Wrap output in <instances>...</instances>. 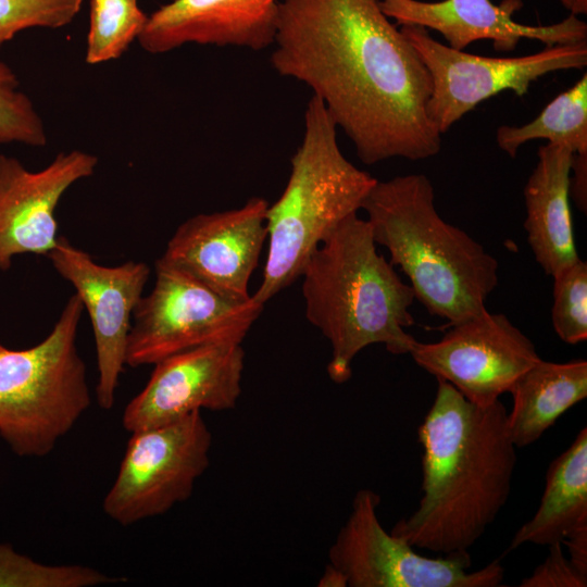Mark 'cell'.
<instances>
[{"instance_id": "cell-31", "label": "cell", "mask_w": 587, "mask_h": 587, "mask_svg": "<svg viewBox=\"0 0 587 587\" xmlns=\"http://www.w3.org/2000/svg\"><path fill=\"white\" fill-rule=\"evenodd\" d=\"M561 4L573 15L587 13V0H560Z\"/></svg>"}, {"instance_id": "cell-18", "label": "cell", "mask_w": 587, "mask_h": 587, "mask_svg": "<svg viewBox=\"0 0 587 587\" xmlns=\"http://www.w3.org/2000/svg\"><path fill=\"white\" fill-rule=\"evenodd\" d=\"M573 155L562 146L548 142L539 147L523 191L528 245L537 263L552 277L580 259L570 207Z\"/></svg>"}, {"instance_id": "cell-3", "label": "cell", "mask_w": 587, "mask_h": 587, "mask_svg": "<svg viewBox=\"0 0 587 587\" xmlns=\"http://www.w3.org/2000/svg\"><path fill=\"white\" fill-rule=\"evenodd\" d=\"M370 224L357 214L344 221L305 264V315L332 346L327 374L349 380L351 364L364 348L383 344L392 354H409L416 339L405 328L415 296L394 265L378 254Z\"/></svg>"}, {"instance_id": "cell-26", "label": "cell", "mask_w": 587, "mask_h": 587, "mask_svg": "<svg viewBox=\"0 0 587 587\" xmlns=\"http://www.w3.org/2000/svg\"><path fill=\"white\" fill-rule=\"evenodd\" d=\"M83 0H0V48L32 27L60 28L70 24Z\"/></svg>"}, {"instance_id": "cell-32", "label": "cell", "mask_w": 587, "mask_h": 587, "mask_svg": "<svg viewBox=\"0 0 587 587\" xmlns=\"http://www.w3.org/2000/svg\"><path fill=\"white\" fill-rule=\"evenodd\" d=\"M1 346H2V345L0 344V347H1Z\"/></svg>"}, {"instance_id": "cell-5", "label": "cell", "mask_w": 587, "mask_h": 587, "mask_svg": "<svg viewBox=\"0 0 587 587\" xmlns=\"http://www.w3.org/2000/svg\"><path fill=\"white\" fill-rule=\"evenodd\" d=\"M290 163L287 185L266 211L268 252L252 295L263 305L301 276L320 245L362 209L377 182L342 154L337 125L315 96L307 104L303 139Z\"/></svg>"}, {"instance_id": "cell-25", "label": "cell", "mask_w": 587, "mask_h": 587, "mask_svg": "<svg viewBox=\"0 0 587 587\" xmlns=\"http://www.w3.org/2000/svg\"><path fill=\"white\" fill-rule=\"evenodd\" d=\"M18 86L13 71L0 61V146L18 142L42 147L47 143L42 121Z\"/></svg>"}, {"instance_id": "cell-14", "label": "cell", "mask_w": 587, "mask_h": 587, "mask_svg": "<svg viewBox=\"0 0 587 587\" xmlns=\"http://www.w3.org/2000/svg\"><path fill=\"white\" fill-rule=\"evenodd\" d=\"M267 207L253 197L238 209L197 214L177 227L158 260L228 300L246 302L267 239Z\"/></svg>"}, {"instance_id": "cell-20", "label": "cell", "mask_w": 587, "mask_h": 587, "mask_svg": "<svg viewBox=\"0 0 587 587\" xmlns=\"http://www.w3.org/2000/svg\"><path fill=\"white\" fill-rule=\"evenodd\" d=\"M587 526V428L548 467L535 514L512 537L509 551L524 544L550 546Z\"/></svg>"}, {"instance_id": "cell-1", "label": "cell", "mask_w": 587, "mask_h": 587, "mask_svg": "<svg viewBox=\"0 0 587 587\" xmlns=\"http://www.w3.org/2000/svg\"><path fill=\"white\" fill-rule=\"evenodd\" d=\"M271 63L313 90L365 164L436 155L429 73L379 0H280Z\"/></svg>"}, {"instance_id": "cell-10", "label": "cell", "mask_w": 587, "mask_h": 587, "mask_svg": "<svg viewBox=\"0 0 587 587\" xmlns=\"http://www.w3.org/2000/svg\"><path fill=\"white\" fill-rule=\"evenodd\" d=\"M379 496L360 489L350 514L328 550L329 564L340 571L350 587H498L504 567L494 560L469 572V554L427 558L388 533L376 509Z\"/></svg>"}, {"instance_id": "cell-13", "label": "cell", "mask_w": 587, "mask_h": 587, "mask_svg": "<svg viewBox=\"0 0 587 587\" xmlns=\"http://www.w3.org/2000/svg\"><path fill=\"white\" fill-rule=\"evenodd\" d=\"M243 367L241 342L208 344L167 357L154 364L146 386L125 407L123 426L133 433L197 411L232 410Z\"/></svg>"}, {"instance_id": "cell-21", "label": "cell", "mask_w": 587, "mask_h": 587, "mask_svg": "<svg viewBox=\"0 0 587 587\" xmlns=\"http://www.w3.org/2000/svg\"><path fill=\"white\" fill-rule=\"evenodd\" d=\"M547 139L562 146L574 155H587V75L558 95L527 124L502 125L497 129L499 148L514 158L521 146L529 140Z\"/></svg>"}, {"instance_id": "cell-6", "label": "cell", "mask_w": 587, "mask_h": 587, "mask_svg": "<svg viewBox=\"0 0 587 587\" xmlns=\"http://www.w3.org/2000/svg\"><path fill=\"white\" fill-rule=\"evenodd\" d=\"M83 310L74 294L39 344L0 347V436L20 457L49 454L90 405L77 348Z\"/></svg>"}, {"instance_id": "cell-11", "label": "cell", "mask_w": 587, "mask_h": 587, "mask_svg": "<svg viewBox=\"0 0 587 587\" xmlns=\"http://www.w3.org/2000/svg\"><path fill=\"white\" fill-rule=\"evenodd\" d=\"M446 328L438 341L416 340L409 354L478 407L498 401L541 359L533 341L502 313L486 309Z\"/></svg>"}, {"instance_id": "cell-28", "label": "cell", "mask_w": 587, "mask_h": 587, "mask_svg": "<svg viewBox=\"0 0 587 587\" xmlns=\"http://www.w3.org/2000/svg\"><path fill=\"white\" fill-rule=\"evenodd\" d=\"M570 176V197L580 211L587 209V155H573Z\"/></svg>"}, {"instance_id": "cell-4", "label": "cell", "mask_w": 587, "mask_h": 587, "mask_svg": "<svg viewBox=\"0 0 587 587\" xmlns=\"http://www.w3.org/2000/svg\"><path fill=\"white\" fill-rule=\"evenodd\" d=\"M362 209L375 243L387 248L390 264L408 276L427 312L447 322L445 328L486 310L498 285V261L439 215L427 176L377 179Z\"/></svg>"}, {"instance_id": "cell-19", "label": "cell", "mask_w": 587, "mask_h": 587, "mask_svg": "<svg viewBox=\"0 0 587 587\" xmlns=\"http://www.w3.org/2000/svg\"><path fill=\"white\" fill-rule=\"evenodd\" d=\"M508 413L510 437L516 448L537 441L570 408L587 397V362L538 360L514 383Z\"/></svg>"}, {"instance_id": "cell-29", "label": "cell", "mask_w": 587, "mask_h": 587, "mask_svg": "<svg viewBox=\"0 0 587 587\" xmlns=\"http://www.w3.org/2000/svg\"><path fill=\"white\" fill-rule=\"evenodd\" d=\"M562 545L569 549L570 561L582 574L587 575V526L567 535Z\"/></svg>"}, {"instance_id": "cell-22", "label": "cell", "mask_w": 587, "mask_h": 587, "mask_svg": "<svg viewBox=\"0 0 587 587\" xmlns=\"http://www.w3.org/2000/svg\"><path fill=\"white\" fill-rule=\"evenodd\" d=\"M147 20L137 0H90L86 62L95 65L120 58Z\"/></svg>"}, {"instance_id": "cell-9", "label": "cell", "mask_w": 587, "mask_h": 587, "mask_svg": "<svg viewBox=\"0 0 587 587\" xmlns=\"http://www.w3.org/2000/svg\"><path fill=\"white\" fill-rule=\"evenodd\" d=\"M400 30L429 73L426 112L441 135L480 102L504 90L523 97L534 82L549 73L587 65V40L546 47L524 57L491 58L446 46L421 26L403 25Z\"/></svg>"}, {"instance_id": "cell-17", "label": "cell", "mask_w": 587, "mask_h": 587, "mask_svg": "<svg viewBox=\"0 0 587 587\" xmlns=\"http://www.w3.org/2000/svg\"><path fill=\"white\" fill-rule=\"evenodd\" d=\"M279 3L280 0H174L148 15L138 41L153 54L187 43L263 50L274 42Z\"/></svg>"}, {"instance_id": "cell-27", "label": "cell", "mask_w": 587, "mask_h": 587, "mask_svg": "<svg viewBox=\"0 0 587 587\" xmlns=\"http://www.w3.org/2000/svg\"><path fill=\"white\" fill-rule=\"evenodd\" d=\"M549 547V553L521 587H586L587 575L582 574L564 555L562 542Z\"/></svg>"}, {"instance_id": "cell-23", "label": "cell", "mask_w": 587, "mask_h": 587, "mask_svg": "<svg viewBox=\"0 0 587 587\" xmlns=\"http://www.w3.org/2000/svg\"><path fill=\"white\" fill-rule=\"evenodd\" d=\"M125 580L79 564H42L0 544V586L93 587Z\"/></svg>"}, {"instance_id": "cell-16", "label": "cell", "mask_w": 587, "mask_h": 587, "mask_svg": "<svg viewBox=\"0 0 587 587\" xmlns=\"http://www.w3.org/2000/svg\"><path fill=\"white\" fill-rule=\"evenodd\" d=\"M383 12L396 25H416L436 30L448 46L464 50L479 40H491L501 52L513 51L521 39L538 40L551 47L587 40V24L570 14L550 25H525L513 18L522 0H379Z\"/></svg>"}, {"instance_id": "cell-8", "label": "cell", "mask_w": 587, "mask_h": 587, "mask_svg": "<svg viewBox=\"0 0 587 587\" xmlns=\"http://www.w3.org/2000/svg\"><path fill=\"white\" fill-rule=\"evenodd\" d=\"M103 511L128 526L162 515L192 494L210 464L212 434L201 412L130 433Z\"/></svg>"}, {"instance_id": "cell-12", "label": "cell", "mask_w": 587, "mask_h": 587, "mask_svg": "<svg viewBox=\"0 0 587 587\" xmlns=\"http://www.w3.org/2000/svg\"><path fill=\"white\" fill-rule=\"evenodd\" d=\"M47 258L75 288L89 315L97 353L96 398L102 409L110 410L126 365L133 314L143 296L150 267L136 261L115 266L99 264L63 236Z\"/></svg>"}, {"instance_id": "cell-15", "label": "cell", "mask_w": 587, "mask_h": 587, "mask_svg": "<svg viewBox=\"0 0 587 587\" xmlns=\"http://www.w3.org/2000/svg\"><path fill=\"white\" fill-rule=\"evenodd\" d=\"M98 159L85 151L59 153L40 171L0 154V270L21 254L48 255L59 240L55 209L65 191L93 174Z\"/></svg>"}, {"instance_id": "cell-24", "label": "cell", "mask_w": 587, "mask_h": 587, "mask_svg": "<svg viewBox=\"0 0 587 587\" xmlns=\"http://www.w3.org/2000/svg\"><path fill=\"white\" fill-rule=\"evenodd\" d=\"M552 325L570 345L587 339V263L579 259L553 276Z\"/></svg>"}, {"instance_id": "cell-2", "label": "cell", "mask_w": 587, "mask_h": 587, "mask_svg": "<svg viewBox=\"0 0 587 587\" xmlns=\"http://www.w3.org/2000/svg\"><path fill=\"white\" fill-rule=\"evenodd\" d=\"M436 379L434 402L417 429L423 495L390 533L414 548L469 554L508 501L516 447L500 400L478 407Z\"/></svg>"}, {"instance_id": "cell-7", "label": "cell", "mask_w": 587, "mask_h": 587, "mask_svg": "<svg viewBox=\"0 0 587 587\" xmlns=\"http://www.w3.org/2000/svg\"><path fill=\"white\" fill-rule=\"evenodd\" d=\"M152 290L139 300L132 319L126 365L138 367L199 346L242 342L263 304L252 296L235 302L186 273L155 262Z\"/></svg>"}, {"instance_id": "cell-30", "label": "cell", "mask_w": 587, "mask_h": 587, "mask_svg": "<svg viewBox=\"0 0 587 587\" xmlns=\"http://www.w3.org/2000/svg\"><path fill=\"white\" fill-rule=\"evenodd\" d=\"M321 587H346L348 586L346 577L336 567L329 563L326 565L322 577L319 580Z\"/></svg>"}]
</instances>
